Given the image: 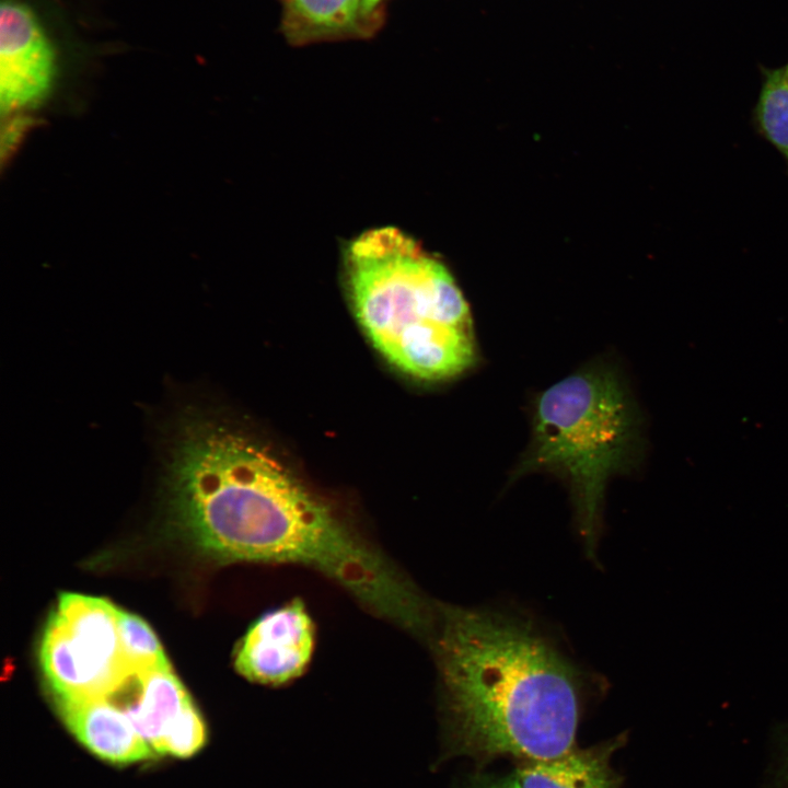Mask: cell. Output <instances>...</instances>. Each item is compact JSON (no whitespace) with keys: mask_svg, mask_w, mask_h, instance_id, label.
I'll list each match as a JSON object with an SVG mask.
<instances>
[{"mask_svg":"<svg viewBox=\"0 0 788 788\" xmlns=\"http://www.w3.org/2000/svg\"><path fill=\"white\" fill-rule=\"evenodd\" d=\"M382 0H362V11L368 18L380 4Z\"/></svg>","mask_w":788,"mask_h":788,"instance_id":"2e32d148","label":"cell"},{"mask_svg":"<svg viewBox=\"0 0 788 788\" xmlns=\"http://www.w3.org/2000/svg\"><path fill=\"white\" fill-rule=\"evenodd\" d=\"M777 779H778L780 788H788V743L786 745L781 766L777 774Z\"/></svg>","mask_w":788,"mask_h":788,"instance_id":"9a60e30c","label":"cell"},{"mask_svg":"<svg viewBox=\"0 0 788 788\" xmlns=\"http://www.w3.org/2000/svg\"><path fill=\"white\" fill-rule=\"evenodd\" d=\"M57 74L55 46L24 0H2L0 96L3 114L35 108L50 94Z\"/></svg>","mask_w":788,"mask_h":788,"instance_id":"8992f818","label":"cell"},{"mask_svg":"<svg viewBox=\"0 0 788 788\" xmlns=\"http://www.w3.org/2000/svg\"><path fill=\"white\" fill-rule=\"evenodd\" d=\"M487 788H520L515 779L494 784Z\"/></svg>","mask_w":788,"mask_h":788,"instance_id":"e0dca14e","label":"cell"},{"mask_svg":"<svg viewBox=\"0 0 788 788\" xmlns=\"http://www.w3.org/2000/svg\"><path fill=\"white\" fill-rule=\"evenodd\" d=\"M169 438L173 508L210 555L303 565L404 628L422 622L427 602L417 589L256 441L201 408L182 413Z\"/></svg>","mask_w":788,"mask_h":788,"instance_id":"6da1fadb","label":"cell"},{"mask_svg":"<svg viewBox=\"0 0 788 788\" xmlns=\"http://www.w3.org/2000/svg\"><path fill=\"white\" fill-rule=\"evenodd\" d=\"M314 649V625L296 599L265 613L247 629L234 654L236 671L248 681L281 685L300 676Z\"/></svg>","mask_w":788,"mask_h":788,"instance_id":"52a82bcc","label":"cell"},{"mask_svg":"<svg viewBox=\"0 0 788 788\" xmlns=\"http://www.w3.org/2000/svg\"><path fill=\"white\" fill-rule=\"evenodd\" d=\"M764 136L788 161V78L784 69L767 73L756 107Z\"/></svg>","mask_w":788,"mask_h":788,"instance_id":"7c38bea8","label":"cell"},{"mask_svg":"<svg viewBox=\"0 0 788 788\" xmlns=\"http://www.w3.org/2000/svg\"><path fill=\"white\" fill-rule=\"evenodd\" d=\"M613 745L572 750L559 757L529 762L517 774L520 788H619L610 764Z\"/></svg>","mask_w":788,"mask_h":788,"instance_id":"30bf717a","label":"cell"},{"mask_svg":"<svg viewBox=\"0 0 788 788\" xmlns=\"http://www.w3.org/2000/svg\"><path fill=\"white\" fill-rule=\"evenodd\" d=\"M53 699L70 732L100 758L123 765L155 755L125 711L109 698Z\"/></svg>","mask_w":788,"mask_h":788,"instance_id":"ba28073f","label":"cell"},{"mask_svg":"<svg viewBox=\"0 0 788 788\" xmlns=\"http://www.w3.org/2000/svg\"><path fill=\"white\" fill-rule=\"evenodd\" d=\"M533 420L532 442L514 476L546 470L566 478L580 534L593 554L607 480L640 448L634 404L611 368L594 366L544 391Z\"/></svg>","mask_w":788,"mask_h":788,"instance_id":"277c9868","label":"cell"},{"mask_svg":"<svg viewBox=\"0 0 788 788\" xmlns=\"http://www.w3.org/2000/svg\"><path fill=\"white\" fill-rule=\"evenodd\" d=\"M356 316L374 347L405 373L439 381L476 360L467 302L447 267L395 227L367 230L344 252Z\"/></svg>","mask_w":788,"mask_h":788,"instance_id":"3957f363","label":"cell"},{"mask_svg":"<svg viewBox=\"0 0 788 788\" xmlns=\"http://www.w3.org/2000/svg\"><path fill=\"white\" fill-rule=\"evenodd\" d=\"M120 641L132 674L169 665V660L151 627L139 616L118 607Z\"/></svg>","mask_w":788,"mask_h":788,"instance_id":"4fadbf2b","label":"cell"},{"mask_svg":"<svg viewBox=\"0 0 788 788\" xmlns=\"http://www.w3.org/2000/svg\"><path fill=\"white\" fill-rule=\"evenodd\" d=\"M206 741V726L190 700L167 728L162 741L161 754L189 757L197 753Z\"/></svg>","mask_w":788,"mask_h":788,"instance_id":"5bb4252c","label":"cell"},{"mask_svg":"<svg viewBox=\"0 0 788 788\" xmlns=\"http://www.w3.org/2000/svg\"><path fill=\"white\" fill-rule=\"evenodd\" d=\"M783 69H784V72H785L786 77L788 78V65H787L785 68H783Z\"/></svg>","mask_w":788,"mask_h":788,"instance_id":"ac0fdd59","label":"cell"},{"mask_svg":"<svg viewBox=\"0 0 788 788\" xmlns=\"http://www.w3.org/2000/svg\"><path fill=\"white\" fill-rule=\"evenodd\" d=\"M128 686L135 693L123 710L153 752L161 754L167 728L192 698L170 664L135 674Z\"/></svg>","mask_w":788,"mask_h":788,"instance_id":"9c48e42d","label":"cell"},{"mask_svg":"<svg viewBox=\"0 0 788 788\" xmlns=\"http://www.w3.org/2000/svg\"><path fill=\"white\" fill-rule=\"evenodd\" d=\"M367 16L362 0H287L282 31L296 44L350 34Z\"/></svg>","mask_w":788,"mask_h":788,"instance_id":"8fae6325","label":"cell"},{"mask_svg":"<svg viewBox=\"0 0 788 788\" xmlns=\"http://www.w3.org/2000/svg\"><path fill=\"white\" fill-rule=\"evenodd\" d=\"M117 611L104 598L59 595L39 649L53 697L111 698L134 676L120 641Z\"/></svg>","mask_w":788,"mask_h":788,"instance_id":"5b68a950","label":"cell"},{"mask_svg":"<svg viewBox=\"0 0 788 788\" xmlns=\"http://www.w3.org/2000/svg\"><path fill=\"white\" fill-rule=\"evenodd\" d=\"M434 628L449 753L535 762L573 750L584 674L535 624L442 605Z\"/></svg>","mask_w":788,"mask_h":788,"instance_id":"7a4b0ae2","label":"cell"}]
</instances>
